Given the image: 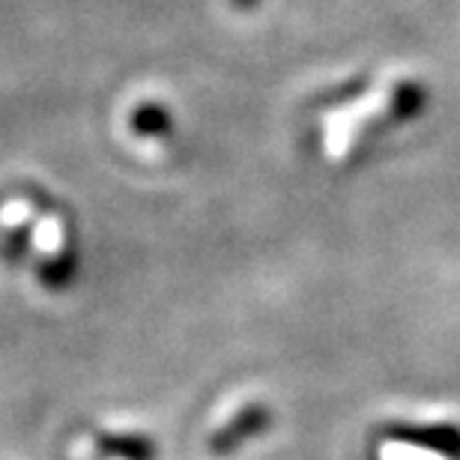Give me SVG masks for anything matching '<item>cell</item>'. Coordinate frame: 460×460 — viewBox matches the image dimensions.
<instances>
[{"label":"cell","instance_id":"2","mask_svg":"<svg viewBox=\"0 0 460 460\" xmlns=\"http://www.w3.org/2000/svg\"><path fill=\"white\" fill-rule=\"evenodd\" d=\"M257 4H261V0H230V6H234L236 13H252Z\"/></svg>","mask_w":460,"mask_h":460},{"label":"cell","instance_id":"1","mask_svg":"<svg viewBox=\"0 0 460 460\" xmlns=\"http://www.w3.org/2000/svg\"><path fill=\"white\" fill-rule=\"evenodd\" d=\"M132 126H135V132H144V135L164 132V128H168V111L159 105H141L132 114Z\"/></svg>","mask_w":460,"mask_h":460}]
</instances>
